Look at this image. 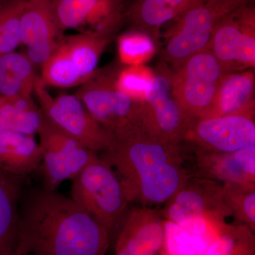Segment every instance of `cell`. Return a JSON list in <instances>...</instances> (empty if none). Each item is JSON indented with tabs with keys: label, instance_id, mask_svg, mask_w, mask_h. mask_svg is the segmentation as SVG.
I'll return each instance as SVG.
<instances>
[{
	"label": "cell",
	"instance_id": "cell-1",
	"mask_svg": "<svg viewBox=\"0 0 255 255\" xmlns=\"http://www.w3.org/2000/svg\"><path fill=\"white\" fill-rule=\"evenodd\" d=\"M110 236L71 197L33 189L23 198L16 248L28 255H106Z\"/></svg>",
	"mask_w": 255,
	"mask_h": 255
},
{
	"label": "cell",
	"instance_id": "cell-2",
	"mask_svg": "<svg viewBox=\"0 0 255 255\" xmlns=\"http://www.w3.org/2000/svg\"><path fill=\"white\" fill-rule=\"evenodd\" d=\"M113 142L101 158L119 177L128 203L141 206L165 204L189 177L179 145L172 147L128 125L112 132Z\"/></svg>",
	"mask_w": 255,
	"mask_h": 255
},
{
	"label": "cell",
	"instance_id": "cell-3",
	"mask_svg": "<svg viewBox=\"0 0 255 255\" xmlns=\"http://www.w3.org/2000/svg\"><path fill=\"white\" fill-rule=\"evenodd\" d=\"M223 194V183L191 177L164 204L161 214L209 245L227 225L225 218L231 216Z\"/></svg>",
	"mask_w": 255,
	"mask_h": 255
},
{
	"label": "cell",
	"instance_id": "cell-4",
	"mask_svg": "<svg viewBox=\"0 0 255 255\" xmlns=\"http://www.w3.org/2000/svg\"><path fill=\"white\" fill-rule=\"evenodd\" d=\"M111 39L112 37L92 33L62 36L41 66L42 83L56 88L80 87L98 69Z\"/></svg>",
	"mask_w": 255,
	"mask_h": 255
},
{
	"label": "cell",
	"instance_id": "cell-5",
	"mask_svg": "<svg viewBox=\"0 0 255 255\" xmlns=\"http://www.w3.org/2000/svg\"><path fill=\"white\" fill-rule=\"evenodd\" d=\"M250 0H194L167 33L163 58L174 70L206 49L219 20Z\"/></svg>",
	"mask_w": 255,
	"mask_h": 255
},
{
	"label": "cell",
	"instance_id": "cell-6",
	"mask_svg": "<svg viewBox=\"0 0 255 255\" xmlns=\"http://www.w3.org/2000/svg\"><path fill=\"white\" fill-rule=\"evenodd\" d=\"M71 181V199L110 235L128 204L114 169L97 155Z\"/></svg>",
	"mask_w": 255,
	"mask_h": 255
},
{
	"label": "cell",
	"instance_id": "cell-7",
	"mask_svg": "<svg viewBox=\"0 0 255 255\" xmlns=\"http://www.w3.org/2000/svg\"><path fill=\"white\" fill-rule=\"evenodd\" d=\"M172 71L167 65L158 67L140 103L136 127L164 145L176 147L184 141L194 120L178 103L172 89Z\"/></svg>",
	"mask_w": 255,
	"mask_h": 255
},
{
	"label": "cell",
	"instance_id": "cell-8",
	"mask_svg": "<svg viewBox=\"0 0 255 255\" xmlns=\"http://www.w3.org/2000/svg\"><path fill=\"white\" fill-rule=\"evenodd\" d=\"M33 95L50 122L89 150L102 152L112 145L113 133L96 121L75 94L53 97L38 77Z\"/></svg>",
	"mask_w": 255,
	"mask_h": 255
},
{
	"label": "cell",
	"instance_id": "cell-9",
	"mask_svg": "<svg viewBox=\"0 0 255 255\" xmlns=\"http://www.w3.org/2000/svg\"><path fill=\"white\" fill-rule=\"evenodd\" d=\"M207 49L226 73L255 66V7L252 0L240 5L219 20Z\"/></svg>",
	"mask_w": 255,
	"mask_h": 255
},
{
	"label": "cell",
	"instance_id": "cell-10",
	"mask_svg": "<svg viewBox=\"0 0 255 255\" xmlns=\"http://www.w3.org/2000/svg\"><path fill=\"white\" fill-rule=\"evenodd\" d=\"M118 69L117 65L97 69L75 93L96 121L112 132L136 126L140 107L117 87Z\"/></svg>",
	"mask_w": 255,
	"mask_h": 255
},
{
	"label": "cell",
	"instance_id": "cell-11",
	"mask_svg": "<svg viewBox=\"0 0 255 255\" xmlns=\"http://www.w3.org/2000/svg\"><path fill=\"white\" fill-rule=\"evenodd\" d=\"M41 150V169L43 188L57 191L66 180L74 178L97 157L76 139L63 131L44 115L38 130Z\"/></svg>",
	"mask_w": 255,
	"mask_h": 255
},
{
	"label": "cell",
	"instance_id": "cell-12",
	"mask_svg": "<svg viewBox=\"0 0 255 255\" xmlns=\"http://www.w3.org/2000/svg\"><path fill=\"white\" fill-rule=\"evenodd\" d=\"M226 73L207 48L191 55L174 70V97L193 120L201 118L209 110Z\"/></svg>",
	"mask_w": 255,
	"mask_h": 255
},
{
	"label": "cell",
	"instance_id": "cell-13",
	"mask_svg": "<svg viewBox=\"0 0 255 255\" xmlns=\"http://www.w3.org/2000/svg\"><path fill=\"white\" fill-rule=\"evenodd\" d=\"M184 141L209 152H236L255 145L254 117L236 114L196 119Z\"/></svg>",
	"mask_w": 255,
	"mask_h": 255
},
{
	"label": "cell",
	"instance_id": "cell-14",
	"mask_svg": "<svg viewBox=\"0 0 255 255\" xmlns=\"http://www.w3.org/2000/svg\"><path fill=\"white\" fill-rule=\"evenodd\" d=\"M60 31L112 37L122 21L120 0H51Z\"/></svg>",
	"mask_w": 255,
	"mask_h": 255
},
{
	"label": "cell",
	"instance_id": "cell-15",
	"mask_svg": "<svg viewBox=\"0 0 255 255\" xmlns=\"http://www.w3.org/2000/svg\"><path fill=\"white\" fill-rule=\"evenodd\" d=\"M20 30L21 44L26 47L25 53L40 68L63 36L55 21L51 0H26Z\"/></svg>",
	"mask_w": 255,
	"mask_h": 255
},
{
	"label": "cell",
	"instance_id": "cell-16",
	"mask_svg": "<svg viewBox=\"0 0 255 255\" xmlns=\"http://www.w3.org/2000/svg\"><path fill=\"white\" fill-rule=\"evenodd\" d=\"M164 218L140 206L129 214L116 246L115 255H159L164 242Z\"/></svg>",
	"mask_w": 255,
	"mask_h": 255
},
{
	"label": "cell",
	"instance_id": "cell-17",
	"mask_svg": "<svg viewBox=\"0 0 255 255\" xmlns=\"http://www.w3.org/2000/svg\"><path fill=\"white\" fill-rule=\"evenodd\" d=\"M192 177L224 184L255 186V145L231 153H218L199 148Z\"/></svg>",
	"mask_w": 255,
	"mask_h": 255
},
{
	"label": "cell",
	"instance_id": "cell-18",
	"mask_svg": "<svg viewBox=\"0 0 255 255\" xmlns=\"http://www.w3.org/2000/svg\"><path fill=\"white\" fill-rule=\"evenodd\" d=\"M255 74L252 70L226 73L211 107L201 118L255 115Z\"/></svg>",
	"mask_w": 255,
	"mask_h": 255
},
{
	"label": "cell",
	"instance_id": "cell-19",
	"mask_svg": "<svg viewBox=\"0 0 255 255\" xmlns=\"http://www.w3.org/2000/svg\"><path fill=\"white\" fill-rule=\"evenodd\" d=\"M41 150L35 135L0 131V172L23 178L39 169Z\"/></svg>",
	"mask_w": 255,
	"mask_h": 255
},
{
	"label": "cell",
	"instance_id": "cell-20",
	"mask_svg": "<svg viewBox=\"0 0 255 255\" xmlns=\"http://www.w3.org/2000/svg\"><path fill=\"white\" fill-rule=\"evenodd\" d=\"M26 53L0 55V97H33L39 75Z\"/></svg>",
	"mask_w": 255,
	"mask_h": 255
},
{
	"label": "cell",
	"instance_id": "cell-21",
	"mask_svg": "<svg viewBox=\"0 0 255 255\" xmlns=\"http://www.w3.org/2000/svg\"><path fill=\"white\" fill-rule=\"evenodd\" d=\"M194 0H137L128 13L137 29L156 36L161 27L175 21Z\"/></svg>",
	"mask_w": 255,
	"mask_h": 255
},
{
	"label": "cell",
	"instance_id": "cell-22",
	"mask_svg": "<svg viewBox=\"0 0 255 255\" xmlns=\"http://www.w3.org/2000/svg\"><path fill=\"white\" fill-rule=\"evenodd\" d=\"M43 119L33 97H0V131L36 135Z\"/></svg>",
	"mask_w": 255,
	"mask_h": 255
},
{
	"label": "cell",
	"instance_id": "cell-23",
	"mask_svg": "<svg viewBox=\"0 0 255 255\" xmlns=\"http://www.w3.org/2000/svg\"><path fill=\"white\" fill-rule=\"evenodd\" d=\"M21 179L0 172V252L14 249L17 243Z\"/></svg>",
	"mask_w": 255,
	"mask_h": 255
},
{
	"label": "cell",
	"instance_id": "cell-24",
	"mask_svg": "<svg viewBox=\"0 0 255 255\" xmlns=\"http://www.w3.org/2000/svg\"><path fill=\"white\" fill-rule=\"evenodd\" d=\"M201 255H255L254 232L244 225H229Z\"/></svg>",
	"mask_w": 255,
	"mask_h": 255
},
{
	"label": "cell",
	"instance_id": "cell-25",
	"mask_svg": "<svg viewBox=\"0 0 255 255\" xmlns=\"http://www.w3.org/2000/svg\"><path fill=\"white\" fill-rule=\"evenodd\" d=\"M223 199L231 216L255 232V186L223 183Z\"/></svg>",
	"mask_w": 255,
	"mask_h": 255
},
{
	"label": "cell",
	"instance_id": "cell-26",
	"mask_svg": "<svg viewBox=\"0 0 255 255\" xmlns=\"http://www.w3.org/2000/svg\"><path fill=\"white\" fill-rule=\"evenodd\" d=\"M117 51L119 62L124 66L141 65L155 55L156 45L150 35L137 30L119 36Z\"/></svg>",
	"mask_w": 255,
	"mask_h": 255
},
{
	"label": "cell",
	"instance_id": "cell-27",
	"mask_svg": "<svg viewBox=\"0 0 255 255\" xmlns=\"http://www.w3.org/2000/svg\"><path fill=\"white\" fill-rule=\"evenodd\" d=\"M26 0H5L0 4V55L15 51L21 44V15Z\"/></svg>",
	"mask_w": 255,
	"mask_h": 255
},
{
	"label": "cell",
	"instance_id": "cell-28",
	"mask_svg": "<svg viewBox=\"0 0 255 255\" xmlns=\"http://www.w3.org/2000/svg\"><path fill=\"white\" fill-rule=\"evenodd\" d=\"M155 72L144 65L119 67L116 84L119 90L132 100L142 103L153 80Z\"/></svg>",
	"mask_w": 255,
	"mask_h": 255
},
{
	"label": "cell",
	"instance_id": "cell-29",
	"mask_svg": "<svg viewBox=\"0 0 255 255\" xmlns=\"http://www.w3.org/2000/svg\"><path fill=\"white\" fill-rule=\"evenodd\" d=\"M164 242L159 255H201L194 238L182 228L164 219Z\"/></svg>",
	"mask_w": 255,
	"mask_h": 255
},
{
	"label": "cell",
	"instance_id": "cell-30",
	"mask_svg": "<svg viewBox=\"0 0 255 255\" xmlns=\"http://www.w3.org/2000/svg\"><path fill=\"white\" fill-rule=\"evenodd\" d=\"M0 255H28L25 254L20 251H18L17 248H14V249L9 250V251L0 252Z\"/></svg>",
	"mask_w": 255,
	"mask_h": 255
},
{
	"label": "cell",
	"instance_id": "cell-31",
	"mask_svg": "<svg viewBox=\"0 0 255 255\" xmlns=\"http://www.w3.org/2000/svg\"><path fill=\"white\" fill-rule=\"evenodd\" d=\"M4 1H5V0H0V4H1V3L4 2Z\"/></svg>",
	"mask_w": 255,
	"mask_h": 255
}]
</instances>
